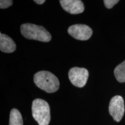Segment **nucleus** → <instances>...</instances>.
Returning <instances> with one entry per match:
<instances>
[{
	"mask_svg": "<svg viewBox=\"0 0 125 125\" xmlns=\"http://www.w3.org/2000/svg\"><path fill=\"white\" fill-rule=\"evenodd\" d=\"M60 3L65 11L71 14H79L83 12L85 7L80 0H60Z\"/></svg>",
	"mask_w": 125,
	"mask_h": 125,
	"instance_id": "nucleus-7",
	"label": "nucleus"
},
{
	"mask_svg": "<svg viewBox=\"0 0 125 125\" xmlns=\"http://www.w3.org/2000/svg\"><path fill=\"white\" fill-rule=\"evenodd\" d=\"M13 1L10 0H1L0 1V8L1 9H5L11 6Z\"/></svg>",
	"mask_w": 125,
	"mask_h": 125,
	"instance_id": "nucleus-11",
	"label": "nucleus"
},
{
	"mask_svg": "<svg viewBox=\"0 0 125 125\" xmlns=\"http://www.w3.org/2000/svg\"><path fill=\"white\" fill-rule=\"evenodd\" d=\"M34 82L39 88L49 93L58 90L60 86L57 78L52 73L46 71L36 73L34 76Z\"/></svg>",
	"mask_w": 125,
	"mask_h": 125,
	"instance_id": "nucleus-1",
	"label": "nucleus"
},
{
	"mask_svg": "<svg viewBox=\"0 0 125 125\" xmlns=\"http://www.w3.org/2000/svg\"><path fill=\"white\" fill-rule=\"evenodd\" d=\"M16 48L15 42L9 36L0 34V50L5 53L13 52Z\"/></svg>",
	"mask_w": 125,
	"mask_h": 125,
	"instance_id": "nucleus-8",
	"label": "nucleus"
},
{
	"mask_svg": "<svg viewBox=\"0 0 125 125\" xmlns=\"http://www.w3.org/2000/svg\"><path fill=\"white\" fill-rule=\"evenodd\" d=\"M35 2L37 3V4H40V5H41V4H43V3L45 2V0H35Z\"/></svg>",
	"mask_w": 125,
	"mask_h": 125,
	"instance_id": "nucleus-13",
	"label": "nucleus"
},
{
	"mask_svg": "<svg viewBox=\"0 0 125 125\" xmlns=\"http://www.w3.org/2000/svg\"><path fill=\"white\" fill-rule=\"evenodd\" d=\"M68 77L72 84L76 87H82L86 83L89 72L86 68L73 67L68 72Z\"/></svg>",
	"mask_w": 125,
	"mask_h": 125,
	"instance_id": "nucleus-5",
	"label": "nucleus"
},
{
	"mask_svg": "<svg viewBox=\"0 0 125 125\" xmlns=\"http://www.w3.org/2000/svg\"><path fill=\"white\" fill-rule=\"evenodd\" d=\"M20 31L25 38L29 40L49 42L52 38L51 34L44 27L31 23H26L21 25Z\"/></svg>",
	"mask_w": 125,
	"mask_h": 125,
	"instance_id": "nucleus-2",
	"label": "nucleus"
},
{
	"mask_svg": "<svg viewBox=\"0 0 125 125\" xmlns=\"http://www.w3.org/2000/svg\"><path fill=\"white\" fill-rule=\"evenodd\" d=\"M32 115L39 125H48L51 121L50 107L46 101L37 98L32 101Z\"/></svg>",
	"mask_w": 125,
	"mask_h": 125,
	"instance_id": "nucleus-3",
	"label": "nucleus"
},
{
	"mask_svg": "<svg viewBox=\"0 0 125 125\" xmlns=\"http://www.w3.org/2000/svg\"><path fill=\"white\" fill-rule=\"evenodd\" d=\"M118 2V0H105V1H104V5L108 9L112 8Z\"/></svg>",
	"mask_w": 125,
	"mask_h": 125,
	"instance_id": "nucleus-12",
	"label": "nucleus"
},
{
	"mask_svg": "<svg viewBox=\"0 0 125 125\" xmlns=\"http://www.w3.org/2000/svg\"><path fill=\"white\" fill-rule=\"evenodd\" d=\"M9 125H23L22 116L17 109L13 108L10 111Z\"/></svg>",
	"mask_w": 125,
	"mask_h": 125,
	"instance_id": "nucleus-9",
	"label": "nucleus"
},
{
	"mask_svg": "<svg viewBox=\"0 0 125 125\" xmlns=\"http://www.w3.org/2000/svg\"><path fill=\"white\" fill-rule=\"evenodd\" d=\"M114 75L119 82H125V61L121 62L114 70Z\"/></svg>",
	"mask_w": 125,
	"mask_h": 125,
	"instance_id": "nucleus-10",
	"label": "nucleus"
},
{
	"mask_svg": "<svg viewBox=\"0 0 125 125\" xmlns=\"http://www.w3.org/2000/svg\"><path fill=\"white\" fill-rule=\"evenodd\" d=\"M68 32L76 40L86 41L91 37L93 31L87 25L74 24L68 28Z\"/></svg>",
	"mask_w": 125,
	"mask_h": 125,
	"instance_id": "nucleus-6",
	"label": "nucleus"
},
{
	"mask_svg": "<svg viewBox=\"0 0 125 125\" xmlns=\"http://www.w3.org/2000/svg\"><path fill=\"white\" fill-rule=\"evenodd\" d=\"M109 112L114 121L120 122L125 113L123 98L121 96H115L111 100L109 104Z\"/></svg>",
	"mask_w": 125,
	"mask_h": 125,
	"instance_id": "nucleus-4",
	"label": "nucleus"
}]
</instances>
